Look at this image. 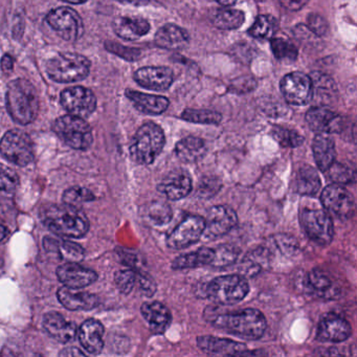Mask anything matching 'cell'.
I'll return each mask as SVG.
<instances>
[{
    "instance_id": "obj_1",
    "label": "cell",
    "mask_w": 357,
    "mask_h": 357,
    "mask_svg": "<svg viewBox=\"0 0 357 357\" xmlns=\"http://www.w3.org/2000/svg\"><path fill=\"white\" fill-rule=\"evenodd\" d=\"M204 319L215 327L225 330L244 340H256L264 335L266 319L261 311L254 308L242 309L231 312L215 313L214 309H206Z\"/></svg>"
},
{
    "instance_id": "obj_2",
    "label": "cell",
    "mask_w": 357,
    "mask_h": 357,
    "mask_svg": "<svg viewBox=\"0 0 357 357\" xmlns=\"http://www.w3.org/2000/svg\"><path fill=\"white\" fill-rule=\"evenodd\" d=\"M40 218L45 227L60 236L68 238H81L89 229L86 215L78 206L70 204H49L43 206Z\"/></svg>"
},
{
    "instance_id": "obj_3",
    "label": "cell",
    "mask_w": 357,
    "mask_h": 357,
    "mask_svg": "<svg viewBox=\"0 0 357 357\" xmlns=\"http://www.w3.org/2000/svg\"><path fill=\"white\" fill-rule=\"evenodd\" d=\"M7 108L11 118L20 125L31 124L39 112V99L34 85L26 79H16L7 89Z\"/></svg>"
},
{
    "instance_id": "obj_4",
    "label": "cell",
    "mask_w": 357,
    "mask_h": 357,
    "mask_svg": "<svg viewBox=\"0 0 357 357\" xmlns=\"http://www.w3.org/2000/svg\"><path fill=\"white\" fill-rule=\"evenodd\" d=\"M166 139L158 125L149 122L139 127L130 146L131 158L139 165H151L164 149Z\"/></svg>"
},
{
    "instance_id": "obj_5",
    "label": "cell",
    "mask_w": 357,
    "mask_h": 357,
    "mask_svg": "<svg viewBox=\"0 0 357 357\" xmlns=\"http://www.w3.org/2000/svg\"><path fill=\"white\" fill-rule=\"evenodd\" d=\"M91 61L76 53H58L47 62V73L58 83H75L89 75Z\"/></svg>"
},
{
    "instance_id": "obj_6",
    "label": "cell",
    "mask_w": 357,
    "mask_h": 357,
    "mask_svg": "<svg viewBox=\"0 0 357 357\" xmlns=\"http://www.w3.org/2000/svg\"><path fill=\"white\" fill-rule=\"evenodd\" d=\"M204 292L213 302L225 306L241 302L250 292V286L242 275H221L212 280L206 286Z\"/></svg>"
},
{
    "instance_id": "obj_7",
    "label": "cell",
    "mask_w": 357,
    "mask_h": 357,
    "mask_svg": "<svg viewBox=\"0 0 357 357\" xmlns=\"http://www.w3.org/2000/svg\"><path fill=\"white\" fill-rule=\"evenodd\" d=\"M53 130L73 149L86 150L93 144V130L85 119L72 114L61 116L54 123Z\"/></svg>"
},
{
    "instance_id": "obj_8",
    "label": "cell",
    "mask_w": 357,
    "mask_h": 357,
    "mask_svg": "<svg viewBox=\"0 0 357 357\" xmlns=\"http://www.w3.org/2000/svg\"><path fill=\"white\" fill-rule=\"evenodd\" d=\"M301 225L311 241L317 245L326 246L331 243L334 227L331 216L321 208H303L300 213Z\"/></svg>"
},
{
    "instance_id": "obj_9",
    "label": "cell",
    "mask_w": 357,
    "mask_h": 357,
    "mask_svg": "<svg viewBox=\"0 0 357 357\" xmlns=\"http://www.w3.org/2000/svg\"><path fill=\"white\" fill-rule=\"evenodd\" d=\"M0 153L13 164L28 166L34 160V145L28 133L13 129L8 131L0 141Z\"/></svg>"
},
{
    "instance_id": "obj_10",
    "label": "cell",
    "mask_w": 357,
    "mask_h": 357,
    "mask_svg": "<svg viewBox=\"0 0 357 357\" xmlns=\"http://www.w3.org/2000/svg\"><path fill=\"white\" fill-rule=\"evenodd\" d=\"M47 22L62 39L68 43L78 40L84 32L80 15L72 8H58L50 12Z\"/></svg>"
},
{
    "instance_id": "obj_11",
    "label": "cell",
    "mask_w": 357,
    "mask_h": 357,
    "mask_svg": "<svg viewBox=\"0 0 357 357\" xmlns=\"http://www.w3.org/2000/svg\"><path fill=\"white\" fill-rule=\"evenodd\" d=\"M321 202L325 210L337 219L347 220L354 214V197L342 185H327L321 192Z\"/></svg>"
},
{
    "instance_id": "obj_12",
    "label": "cell",
    "mask_w": 357,
    "mask_h": 357,
    "mask_svg": "<svg viewBox=\"0 0 357 357\" xmlns=\"http://www.w3.org/2000/svg\"><path fill=\"white\" fill-rule=\"evenodd\" d=\"M62 107L72 116L86 119L97 108V98L91 89L82 86L66 89L60 96Z\"/></svg>"
},
{
    "instance_id": "obj_13",
    "label": "cell",
    "mask_w": 357,
    "mask_h": 357,
    "mask_svg": "<svg viewBox=\"0 0 357 357\" xmlns=\"http://www.w3.org/2000/svg\"><path fill=\"white\" fill-rule=\"evenodd\" d=\"M238 217L235 211L227 206H216L208 211L204 219L202 237L206 240L217 239L231 231L237 225Z\"/></svg>"
},
{
    "instance_id": "obj_14",
    "label": "cell",
    "mask_w": 357,
    "mask_h": 357,
    "mask_svg": "<svg viewBox=\"0 0 357 357\" xmlns=\"http://www.w3.org/2000/svg\"><path fill=\"white\" fill-rule=\"evenodd\" d=\"M204 218L195 215L185 217L167 238V245L173 250H181L193 245L202 237Z\"/></svg>"
},
{
    "instance_id": "obj_15",
    "label": "cell",
    "mask_w": 357,
    "mask_h": 357,
    "mask_svg": "<svg viewBox=\"0 0 357 357\" xmlns=\"http://www.w3.org/2000/svg\"><path fill=\"white\" fill-rule=\"evenodd\" d=\"M281 91L288 103L304 106L312 100V82L310 76L294 72L286 75L281 81Z\"/></svg>"
},
{
    "instance_id": "obj_16",
    "label": "cell",
    "mask_w": 357,
    "mask_h": 357,
    "mask_svg": "<svg viewBox=\"0 0 357 357\" xmlns=\"http://www.w3.org/2000/svg\"><path fill=\"white\" fill-rule=\"evenodd\" d=\"M192 189L193 181L191 175L183 169H177L169 173L158 185V192L173 202L187 197Z\"/></svg>"
},
{
    "instance_id": "obj_17",
    "label": "cell",
    "mask_w": 357,
    "mask_h": 357,
    "mask_svg": "<svg viewBox=\"0 0 357 357\" xmlns=\"http://www.w3.org/2000/svg\"><path fill=\"white\" fill-rule=\"evenodd\" d=\"M350 324L340 315H326L317 328V340L324 342H342L351 336Z\"/></svg>"
},
{
    "instance_id": "obj_18",
    "label": "cell",
    "mask_w": 357,
    "mask_h": 357,
    "mask_svg": "<svg viewBox=\"0 0 357 357\" xmlns=\"http://www.w3.org/2000/svg\"><path fill=\"white\" fill-rule=\"evenodd\" d=\"M306 122L311 130L317 133H338L342 131V119L324 106L311 108L306 114Z\"/></svg>"
},
{
    "instance_id": "obj_19",
    "label": "cell",
    "mask_w": 357,
    "mask_h": 357,
    "mask_svg": "<svg viewBox=\"0 0 357 357\" xmlns=\"http://www.w3.org/2000/svg\"><path fill=\"white\" fill-rule=\"evenodd\" d=\"M135 80L137 84L150 91H164L171 86L174 74L169 68H143L137 70Z\"/></svg>"
},
{
    "instance_id": "obj_20",
    "label": "cell",
    "mask_w": 357,
    "mask_h": 357,
    "mask_svg": "<svg viewBox=\"0 0 357 357\" xmlns=\"http://www.w3.org/2000/svg\"><path fill=\"white\" fill-rule=\"evenodd\" d=\"M57 275L64 286L74 289L86 287L98 279V275L95 271L81 266L76 262H68L60 266L57 269Z\"/></svg>"
},
{
    "instance_id": "obj_21",
    "label": "cell",
    "mask_w": 357,
    "mask_h": 357,
    "mask_svg": "<svg viewBox=\"0 0 357 357\" xmlns=\"http://www.w3.org/2000/svg\"><path fill=\"white\" fill-rule=\"evenodd\" d=\"M142 314L153 333L162 334L170 327L172 315L168 307L160 302H146L142 305Z\"/></svg>"
},
{
    "instance_id": "obj_22",
    "label": "cell",
    "mask_w": 357,
    "mask_h": 357,
    "mask_svg": "<svg viewBox=\"0 0 357 357\" xmlns=\"http://www.w3.org/2000/svg\"><path fill=\"white\" fill-rule=\"evenodd\" d=\"M43 327L45 331L58 342H72L77 335V326L68 321L60 313L52 311L43 317Z\"/></svg>"
},
{
    "instance_id": "obj_23",
    "label": "cell",
    "mask_w": 357,
    "mask_h": 357,
    "mask_svg": "<svg viewBox=\"0 0 357 357\" xmlns=\"http://www.w3.org/2000/svg\"><path fill=\"white\" fill-rule=\"evenodd\" d=\"M57 294L59 302L68 310H91L100 304L99 298L96 294L77 291L66 286L60 288Z\"/></svg>"
},
{
    "instance_id": "obj_24",
    "label": "cell",
    "mask_w": 357,
    "mask_h": 357,
    "mask_svg": "<svg viewBox=\"0 0 357 357\" xmlns=\"http://www.w3.org/2000/svg\"><path fill=\"white\" fill-rule=\"evenodd\" d=\"M83 348L91 354H99L104 348V326L98 319H87L77 332Z\"/></svg>"
},
{
    "instance_id": "obj_25",
    "label": "cell",
    "mask_w": 357,
    "mask_h": 357,
    "mask_svg": "<svg viewBox=\"0 0 357 357\" xmlns=\"http://www.w3.org/2000/svg\"><path fill=\"white\" fill-rule=\"evenodd\" d=\"M197 346L208 354L240 355L246 350V344L243 342L212 335L197 337Z\"/></svg>"
},
{
    "instance_id": "obj_26",
    "label": "cell",
    "mask_w": 357,
    "mask_h": 357,
    "mask_svg": "<svg viewBox=\"0 0 357 357\" xmlns=\"http://www.w3.org/2000/svg\"><path fill=\"white\" fill-rule=\"evenodd\" d=\"M126 97L139 112L150 116L164 114L169 107V100L162 96L147 95L135 91H126Z\"/></svg>"
},
{
    "instance_id": "obj_27",
    "label": "cell",
    "mask_w": 357,
    "mask_h": 357,
    "mask_svg": "<svg viewBox=\"0 0 357 357\" xmlns=\"http://www.w3.org/2000/svg\"><path fill=\"white\" fill-rule=\"evenodd\" d=\"M190 36L181 26L169 24L160 28L155 34V45L170 51H177L187 47Z\"/></svg>"
},
{
    "instance_id": "obj_28",
    "label": "cell",
    "mask_w": 357,
    "mask_h": 357,
    "mask_svg": "<svg viewBox=\"0 0 357 357\" xmlns=\"http://www.w3.org/2000/svg\"><path fill=\"white\" fill-rule=\"evenodd\" d=\"M313 156L317 168L321 172H326L329 167L335 162V144L333 139L326 133H319L313 139Z\"/></svg>"
},
{
    "instance_id": "obj_29",
    "label": "cell",
    "mask_w": 357,
    "mask_h": 357,
    "mask_svg": "<svg viewBox=\"0 0 357 357\" xmlns=\"http://www.w3.org/2000/svg\"><path fill=\"white\" fill-rule=\"evenodd\" d=\"M114 30L124 40H137L150 31V24L143 18L119 17L114 22Z\"/></svg>"
},
{
    "instance_id": "obj_30",
    "label": "cell",
    "mask_w": 357,
    "mask_h": 357,
    "mask_svg": "<svg viewBox=\"0 0 357 357\" xmlns=\"http://www.w3.org/2000/svg\"><path fill=\"white\" fill-rule=\"evenodd\" d=\"M175 153L181 162L192 164L204 158L206 153V145L200 137H185L176 144Z\"/></svg>"
},
{
    "instance_id": "obj_31",
    "label": "cell",
    "mask_w": 357,
    "mask_h": 357,
    "mask_svg": "<svg viewBox=\"0 0 357 357\" xmlns=\"http://www.w3.org/2000/svg\"><path fill=\"white\" fill-rule=\"evenodd\" d=\"M214 259V250L208 248H202L195 252L181 255L172 262V268L175 271L181 269L196 268V267L211 265Z\"/></svg>"
},
{
    "instance_id": "obj_32",
    "label": "cell",
    "mask_w": 357,
    "mask_h": 357,
    "mask_svg": "<svg viewBox=\"0 0 357 357\" xmlns=\"http://www.w3.org/2000/svg\"><path fill=\"white\" fill-rule=\"evenodd\" d=\"M321 187L319 173L310 166H303L298 169L296 177V190L298 194L314 196Z\"/></svg>"
},
{
    "instance_id": "obj_33",
    "label": "cell",
    "mask_w": 357,
    "mask_h": 357,
    "mask_svg": "<svg viewBox=\"0 0 357 357\" xmlns=\"http://www.w3.org/2000/svg\"><path fill=\"white\" fill-rule=\"evenodd\" d=\"M45 248L52 252H58L62 259L68 261V262H80L84 258V250L73 241H59V240L54 239V238H45Z\"/></svg>"
},
{
    "instance_id": "obj_34",
    "label": "cell",
    "mask_w": 357,
    "mask_h": 357,
    "mask_svg": "<svg viewBox=\"0 0 357 357\" xmlns=\"http://www.w3.org/2000/svg\"><path fill=\"white\" fill-rule=\"evenodd\" d=\"M305 284H306L307 289L319 298H332L333 296L332 280L317 269L307 273Z\"/></svg>"
},
{
    "instance_id": "obj_35",
    "label": "cell",
    "mask_w": 357,
    "mask_h": 357,
    "mask_svg": "<svg viewBox=\"0 0 357 357\" xmlns=\"http://www.w3.org/2000/svg\"><path fill=\"white\" fill-rule=\"evenodd\" d=\"M310 78L312 82V99L317 98L324 101L326 99L331 100L335 96V83L329 76L321 73H313Z\"/></svg>"
},
{
    "instance_id": "obj_36",
    "label": "cell",
    "mask_w": 357,
    "mask_h": 357,
    "mask_svg": "<svg viewBox=\"0 0 357 357\" xmlns=\"http://www.w3.org/2000/svg\"><path fill=\"white\" fill-rule=\"evenodd\" d=\"M244 18V14L238 10L221 9L215 14L213 22L220 30H236L243 24Z\"/></svg>"
},
{
    "instance_id": "obj_37",
    "label": "cell",
    "mask_w": 357,
    "mask_h": 357,
    "mask_svg": "<svg viewBox=\"0 0 357 357\" xmlns=\"http://www.w3.org/2000/svg\"><path fill=\"white\" fill-rule=\"evenodd\" d=\"M278 24L275 18L271 15H260L252 28L248 30V34L257 39H269L277 31Z\"/></svg>"
},
{
    "instance_id": "obj_38",
    "label": "cell",
    "mask_w": 357,
    "mask_h": 357,
    "mask_svg": "<svg viewBox=\"0 0 357 357\" xmlns=\"http://www.w3.org/2000/svg\"><path fill=\"white\" fill-rule=\"evenodd\" d=\"M181 118L194 124L218 125L222 121L219 112L212 110L187 109L181 114Z\"/></svg>"
},
{
    "instance_id": "obj_39",
    "label": "cell",
    "mask_w": 357,
    "mask_h": 357,
    "mask_svg": "<svg viewBox=\"0 0 357 357\" xmlns=\"http://www.w3.org/2000/svg\"><path fill=\"white\" fill-rule=\"evenodd\" d=\"M271 137L280 146L284 148L300 147L304 143V137L291 129L275 126L271 129Z\"/></svg>"
},
{
    "instance_id": "obj_40",
    "label": "cell",
    "mask_w": 357,
    "mask_h": 357,
    "mask_svg": "<svg viewBox=\"0 0 357 357\" xmlns=\"http://www.w3.org/2000/svg\"><path fill=\"white\" fill-rule=\"evenodd\" d=\"M146 216L154 225H164L170 222L173 217V211L171 206L165 202H154L147 206Z\"/></svg>"
},
{
    "instance_id": "obj_41",
    "label": "cell",
    "mask_w": 357,
    "mask_h": 357,
    "mask_svg": "<svg viewBox=\"0 0 357 357\" xmlns=\"http://www.w3.org/2000/svg\"><path fill=\"white\" fill-rule=\"evenodd\" d=\"M240 250L236 246L229 244L217 246L214 250V259H213L211 266L222 267L229 266L234 264L239 258Z\"/></svg>"
},
{
    "instance_id": "obj_42",
    "label": "cell",
    "mask_w": 357,
    "mask_h": 357,
    "mask_svg": "<svg viewBox=\"0 0 357 357\" xmlns=\"http://www.w3.org/2000/svg\"><path fill=\"white\" fill-rule=\"evenodd\" d=\"M271 51L277 59L281 61H296L298 56V50L291 43L281 38L271 40Z\"/></svg>"
},
{
    "instance_id": "obj_43",
    "label": "cell",
    "mask_w": 357,
    "mask_h": 357,
    "mask_svg": "<svg viewBox=\"0 0 357 357\" xmlns=\"http://www.w3.org/2000/svg\"><path fill=\"white\" fill-rule=\"evenodd\" d=\"M326 173H327L328 178L337 185H348V183H353L355 181L354 171L351 170L344 165L337 164L335 162L329 167Z\"/></svg>"
},
{
    "instance_id": "obj_44",
    "label": "cell",
    "mask_w": 357,
    "mask_h": 357,
    "mask_svg": "<svg viewBox=\"0 0 357 357\" xmlns=\"http://www.w3.org/2000/svg\"><path fill=\"white\" fill-rule=\"evenodd\" d=\"M93 199H95V195L93 192L85 188H70L63 194L64 204H70V206H78L84 202H93Z\"/></svg>"
},
{
    "instance_id": "obj_45",
    "label": "cell",
    "mask_w": 357,
    "mask_h": 357,
    "mask_svg": "<svg viewBox=\"0 0 357 357\" xmlns=\"http://www.w3.org/2000/svg\"><path fill=\"white\" fill-rule=\"evenodd\" d=\"M114 282L122 294H130L137 284V273L132 269L119 271L114 275Z\"/></svg>"
},
{
    "instance_id": "obj_46",
    "label": "cell",
    "mask_w": 357,
    "mask_h": 357,
    "mask_svg": "<svg viewBox=\"0 0 357 357\" xmlns=\"http://www.w3.org/2000/svg\"><path fill=\"white\" fill-rule=\"evenodd\" d=\"M20 185V177L13 169L0 164V190L5 192H14Z\"/></svg>"
},
{
    "instance_id": "obj_47",
    "label": "cell",
    "mask_w": 357,
    "mask_h": 357,
    "mask_svg": "<svg viewBox=\"0 0 357 357\" xmlns=\"http://www.w3.org/2000/svg\"><path fill=\"white\" fill-rule=\"evenodd\" d=\"M221 185L220 181L216 177H204L202 181H200L199 187H198L197 195L200 197L208 198L213 197L216 195L219 191H220Z\"/></svg>"
},
{
    "instance_id": "obj_48",
    "label": "cell",
    "mask_w": 357,
    "mask_h": 357,
    "mask_svg": "<svg viewBox=\"0 0 357 357\" xmlns=\"http://www.w3.org/2000/svg\"><path fill=\"white\" fill-rule=\"evenodd\" d=\"M105 47L110 53L116 54V56L127 60V61H137L141 57L139 50L129 49V47H123L116 43H106Z\"/></svg>"
},
{
    "instance_id": "obj_49",
    "label": "cell",
    "mask_w": 357,
    "mask_h": 357,
    "mask_svg": "<svg viewBox=\"0 0 357 357\" xmlns=\"http://www.w3.org/2000/svg\"><path fill=\"white\" fill-rule=\"evenodd\" d=\"M307 24H308L309 30L317 36H324L327 34L328 29H329L327 20L323 16L315 13L310 14L307 17Z\"/></svg>"
},
{
    "instance_id": "obj_50",
    "label": "cell",
    "mask_w": 357,
    "mask_h": 357,
    "mask_svg": "<svg viewBox=\"0 0 357 357\" xmlns=\"http://www.w3.org/2000/svg\"><path fill=\"white\" fill-rule=\"evenodd\" d=\"M137 282L145 296H152L156 291V283L148 273H137Z\"/></svg>"
},
{
    "instance_id": "obj_51",
    "label": "cell",
    "mask_w": 357,
    "mask_h": 357,
    "mask_svg": "<svg viewBox=\"0 0 357 357\" xmlns=\"http://www.w3.org/2000/svg\"><path fill=\"white\" fill-rule=\"evenodd\" d=\"M309 0H280V3L289 11H300L308 3Z\"/></svg>"
},
{
    "instance_id": "obj_52",
    "label": "cell",
    "mask_w": 357,
    "mask_h": 357,
    "mask_svg": "<svg viewBox=\"0 0 357 357\" xmlns=\"http://www.w3.org/2000/svg\"><path fill=\"white\" fill-rule=\"evenodd\" d=\"M0 66H1V70L5 73L12 72L14 68V59L11 55L9 54H6L3 58H1V61H0Z\"/></svg>"
},
{
    "instance_id": "obj_53",
    "label": "cell",
    "mask_w": 357,
    "mask_h": 357,
    "mask_svg": "<svg viewBox=\"0 0 357 357\" xmlns=\"http://www.w3.org/2000/svg\"><path fill=\"white\" fill-rule=\"evenodd\" d=\"M59 355H61V356H84V353L81 352L79 349L70 348L62 351Z\"/></svg>"
},
{
    "instance_id": "obj_54",
    "label": "cell",
    "mask_w": 357,
    "mask_h": 357,
    "mask_svg": "<svg viewBox=\"0 0 357 357\" xmlns=\"http://www.w3.org/2000/svg\"><path fill=\"white\" fill-rule=\"evenodd\" d=\"M119 1L133 6H146L149 3V0H119Z\"/></svg>"
},
{
    "instance_id": "obj_55",
    "label": "cell",
    "mask_w": 357,
    "mask_h": 357,
    "mask_svg": "<svg viewBox=\"0 0 357 357\" xmlns=\"http://www.w3.org/2000/svg\"><path fill=\"white\" fill-rule=\"evenodd\" d=\"M8 236V229L1 221H0V241H3Z\"/></svg>"
},
{
    "instance_id": "obj_56",
    "label": "cell",
    "mask_w": 357,
    "mask_h": 357,
    "mask_svg": "<svg viewBox=\"0 0 357 357\" xmlns=\"http://www.w3.org/2000/svg\"><path fill=\"white\" fill-rule=\"evenodd\" d=\"M219 5L223 6V7H231V6L235 5L237 0H215Z\"/></svg>"
},
{
    "instance_id": "obj_57",
    "label": "cell",
    "mask_w": 357,
    "mask_h": 357,
    "mask_svg": "<svg viewBox=\"0 0 357 357\" xmlns=\"http://www.w3.org/2000/svg\"><path fill=\"white\" fill-rule=\"evenodd\" d=\"M66 3H73V5H81V3H86L87 0H63Z\"/></svg>"
}]
</instances>
